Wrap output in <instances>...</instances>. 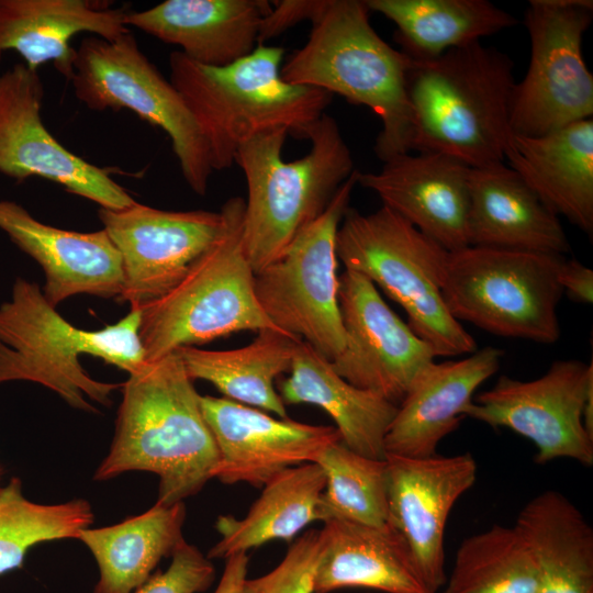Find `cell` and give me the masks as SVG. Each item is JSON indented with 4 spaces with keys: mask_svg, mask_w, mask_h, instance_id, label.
<instances>
[{
    "mask_svg": "<svg viewBox=\"0 0 593 593\" xmlns=\"http://www.w3.org/2000/svg\"><path fill=\"white\" fill-rule=\"evenodd\" d=\"M128 374L114 437L93 480L147 471L159 478L157 503L183 502L213 478L217 462L201 395L176 350Z\"/></svg>",
    "mask_w": 593,
    "mask_h": 593,
    "instance_id": "obj_1",
    "label": "cell"
},
{
    "mask_svg": "<svg viewBox=\"0 0 593 593\" xmlns=\"http://www.w3.org/2000/svg\"><path fill=\"white\" fill-rule=\"evenodd\" d=\"M515 83L512 59L481 42L412 59L410 152L448 155L470 168L504 163Z\"/></svg>",
    "mask_w": 593,
    "mask_h": 593,
    "instance_id": "obj_2",
    "label": "cell"
},
{
    "mask_svg": "<svg viewBox=\"0 0 593 593\" xmlns=\"http://www.w3.org/2000/svg\"><path fill=\"white\" fill-rule=\"evenodd\" d=\"M142 309L97 331L66 321L35 282L16 278L11 299L0 304V384L31 381L57 393L71 407L97 412L110 406L121 385L93 379L80 357L90 355L128 373L145 362L139 338Z\"/></svg>",
    "mask_w": 593,
    "mask_h": 593,
    "instance_id": "obj_3",
    "label": "cell"
},
{
    "mask_svg": "<svg viewBox=\"0 0 593 593\" xmlns=\"http://www.w3.org/2000/svg\"><path fill=\"white\" fill-rule=\"evenodd\" d=\"M283 54L282 47L258 44L233 64L211 67L170 53L169 80L205 138L213 170L230 168L240 145L257 134L284 127L302 137L325 113L333 94L283 81Z\"/></svg>",
    "mask_w": 593,
    "mask_h": 593,
    "instance_id": "obj_4",
    "label": "cell"
},
{
    "mask_svg": "<svg viewBox=\"0 0 593 593\" xmlns=\"http://www.w3.org/2000/svg\"><path fill=\"white\" fill-rule=\"evenodd\" d=\"M288 134L284 127L259 133L240 145L234 159L247 182L243 242L254 273L284 253L356 170L331 115L324 113L306 127L302 137L311 148L302 158L283 160Z\"/></svg>",
    "mask_w": 593,
    "mask_h": 593,
    "instance_id": "obj_5",
    "label": "cell"
},
{
    "mask_svg": "<svg viewBox=\"0 0 593 593\" xmlns=\"http://www.w3.org/2000/svg\"><path fill=\"white\" fill-rule=\"evenodd\" d=\"M360 0H328L307 42L281 65L283 81L339 94L381 120L374 153L384 163L410 152L406 76L412 59L372 27Z\"/></svg>",
    "mask_w": 593,
    "mask_h": 593,
    "instance_id": "obj_6",
    "label": "cell"
},
{
    "mask_svg": "<svg viewBox=\"0 0 593 593\" xmlns=\"http://www.w3.org/2000/svg\"><path fill=\"white\" fill-rule=\"evenodd\" d=\"M244 212L245 200L230 198L220 210L221 228L211 246L177 286L142 307L145 361L242 331L283 333L255 294V273L243 242Z\"/></svg>",
    "mask_w": 593,
    "mask_h": 593,
    "instance_id": "obj_7",
    "label": "cell"
},
{
    "mask_svg": "<svg viewBox=\"0 0 593 593\" xmlns=\"http://www.w3.org/2000/svg\"><path fill=\"white\" fill-rule=\"evenodd\" d=\"M336 255L405 311L407 325L436 357L478 350L443 299L448 251L396 212L384 205L368 214L349 208L337 232Z\"/></svg>",
    "mask_w": 593,
    "mask_h": 593,
    "instance_id": "obj_8",
    "label": "cell"
},
{
    "mask_svg": "<svg viewBox=\"0 0 593 593\" xmlns=\"http://www.w3.org/2000/svg\"><path fill=\"white\" fill-rule=\"evenodd\" d=\"M561 255L467 246L448 251L441 294L450 315L491 334L553 344Z\"/></svg>",
    "mask_w": 593,
    "mask_h": 593,
    "instance_id": "obj_9",
    "label": "cell"
},
{
    "mask_svg": "<svg viewBox=\"0 0 593 593\" xmlns=\"http://www.w3.org/2000/svg\"><path fill=\"white\" fill-rule=\"evenodd\" d=\"M70 81L75 97L90 110L127 109L164 130L188 186L199 195L206 193L213 168L205 138L181 94L131 32L114 41L83 38Z\"/></svg>",
    "mask_w": 593,
    "mask_h": 593,
    "instance_id": "obj_10",
    "label": "cell"
},
{
    "mask_svg": "<svg viewBox=\"0 0 593 593\" xmlns=\"http://www.w3.org/2000/svg\"><path fill=\"white\" fill-rule=\"evenodd\" d=\"M356 184L355 170L325 211L254 278L257 301L271 323L283 333L303 339L329 361L345 346L336 238Z\"/></svg>",
    "mask_w": 593,
    "mask_h": 593,
    "instance_id": "obj_11",
    "label": "cell"
},
{
    "mask_svg": "<svg viewBox=\"0 0 593 593\" xmlns=\"http://www.w3.org/2000/svg\"><path fill=\"white\" fill-rule=\"evenodd\" d=\"M593 18L591 0H530L524 24L530 59L515 83L512 134L539 136L593 115V76L582 53Z\"/></svg>",
    "mask_w": 593,
    "mask_h": 593,
    "instance_id": "obj_12",
    "label": "cell"
},
{
    "mask_svg": "<svg viewBox=\"0 0 593 593\" xmlns=\"http://www.w3.org/2000/svg\"><path fill=\"white\" fill-rule=\"evenodd\" d=\"M592 391V362L556 360L535 380L501 376L469 404L465 417L529 439L539 465L567 458L591 467L593 437L585 429L583 409Z\"/></svg>",
    "mask_w": 593,
    "mask_h": 593,
    "instance_id": "obj_13",
    "label": "cell"
},
{
    "mask_svg": "<svg viewBox=\"0 0 593 593\" xmlns=\"http://www.w3.org/2000/svg\"><path fill=\"white\" fill-rule=\"evenodd\" d=\"M122 260L120 303L143 307L169 292L211 246L220 212L165 211L138 202L98 211Z\"/></svg>",
    "mask_w": 593,
    "mask_h": 593,
    "instance_id": "obj_14",
    "label": "cell"
},
{
    "mask_svg": "<svg viewBox=\"0 0 593 593\" xmlns=\"http://www.w3.org/2000/svg\"><path fill=\"white\" fill-rule=\"evenodd\" d=\"M44 87L37 70L15 64L0 75V172L23 181L41 177L104 209L135 200L105 169L64 147L42 120Z\"/></svg>",
    "mask_w": 593,
    "mask_h": 593,
    "instance_id": "obj_15",
    "label": "cell"
},
{
    "mask_svg": "<svg viewBox=\"0 0 593 593\" xmlns=\"http://www.w3.org/2000/svg\"><path fill=\"white\" fill-rule=\"evenodd\" d=\"M338 303L345 346L331 361L333 369L353 385L399 405L435 353L363 275L346 269L338 277Z\"/></svg>",
    "mask_w": 593,
    "mask_h": 593,
    "instance_id": "obj_16",
    "label": "cell"
},
{
    "mask_svg": "<svg viewBox=\"0 0 593 593\" xmlns=\"http://www.w3.org/2000/svg\"><path fill=\"white\" fill-rule=\"evenodd\" d=\"M388 524L405 541L430 593L445 584L444 535L450 511L475 482L470 452L409 458L387 455Z\"/></svg>",
    "mask_w": 593,
    "mask_h": 593,
    "instance_id": "obj_17",
    "label": "cell"
},
{
    "mask_svg": "<svg viewBox=\"0 0 593 593\" xmlns=\"http://www.w3.org/2000/svg\"><path fill=\"white\" fill-rule=\"evenodd\" d=\"M201 409L217 448L213 478L226 484L262 486L282 470L314 462L340 441L334 426L272 417L226 398L201 395Z\"/></svg>",
    "mask_w": 593,
    "mask_h": 593,
    "instance_id": "obj_18",
    "label": "cell"
},
{
    "mask_svg": "<svg viewBox=\"0 0 593 593\" xmlns=\"http://www.w3.org/2000/svg\"><path fill=\"white\" fill-rule=\"evenodd\" d=\"M470 167L438 153L409 152L356 181L447 251L469 246Z\"/></svg>",
    "mask_w": 593,
    "mask_h": 593,
    "instance_id": "obj_19",
    "label": "cell"
},
{
    "mask_svg": "<svg viewBox=\"0 0 593 593\" xmlns=\"http://www.w3.org/2000/svg\"><path fill=\"white\" fill-rule=\"evenodd\" d=\"M0 230L42 267L43 293L53 306L77 294L120 298L122 260L103 228L60 230L37 221L14 201L0 200Z\"/></svg>",
    "mask_w": 593,
    "mask_h": 593,
    "instance_id": "obj_20",
    "label": "cell"
},
{
    "mask_svg": "<svg viewBox=\"0 0 593 593\" xmlns=\"http://www.w3.org/2000/svg\"><path fill=\"white\" fill-rule=\"evenodd\" d=\"M503 351L481 348L467 357L430 362L415 378L388 429L387 455L425 458L456 430L475 390L500 368Z\"/></svg>",
    "mask_w": 593,
    "mask_h": 593,
    "instance_id": "obj_21",
    "label": "cell"
},
{
    "mask_svg": "<svg viewBox=\"0 0 593 593\" xmlns=\"http://www.w3.org/2000/svg\"><path fill=\"white\" fill-rule=\"evenodd\" d=\"M270 10L267 0H166L127 12L125 25L179 46L198 64L224 67L257 47L261 22Z\"/></svg>",
    "mask_w": 593,
    "mask_h": 593,
    "instance_id": "obj_22",
    "label": "cell"
},
{
    "mask_svg": "<svg viewBox=\"0 0 593 593\" xmlns=\"http://www.w3.org/2000/svg\"><path fill=\"white\" fill-rule=\"evenodd\" d=\"M469 246L564 256L559 217L504 163L470 168Z\"/></svg>",
    "mask_w": 593,
    "mask_h": 593,
    "instance_id": "obj_23",
    "label": "cell"
},
{
    "mask_svg": "<svg viewBox=\"0 0 593 593\" xmlns=\"http://www.w3.org/2000/svg\"><path fill=\"white\" fill-rule=\"evenodd\" d=\"M508 167L558 217L593 234V119L539 136L512 134Z\"/></svg>",
    "mask_w": 593,
    "mask_h": 593,
    "instance_id": "obj_24",
    "label": "cell"
},
{
    "mask_svg": "<svg viewBox=\"0 0 593 593\" xmlns=\"http://www.w3.org/2000/svg\"><path fill=\"white\" fill-rule=\"evenodd\" d=\"M313 573L314 593L366 588L385 593H430L401 535L389 524L323 522Z\"/></svg>",
    "mask_w": 593,
    "mask_h": 593,
    "instance_id": "obj_25",
    "label": "cell"
},
{
    "mask_svg": "<svg viewBox=\"0 0 593 593\" xmlns=\"http://www.w3.org/2000/svg\"><path fill=\"white\" fill-rule=\"evenodd\" d=\"M127 11L90 0H0V60L15 51L33 69L52 61L68 80L74 74L76 48L70 40L89 32L114 41L130 32Z\"/></svg>",
    "mask_w": 593,
    "mask_h": 593,
    "instance_id": "obj_26",
    "label": "cell"
},
{
    "mask_svg": "<svg viewBox=\"0 0 593 593\" xmlns=\"http://www.w3.org/2000/svg\"><path fill=\"white\" fill-rule=\"evenodd\" d=\"M290 376L280 384L284 404H313L335 422L340 441L350 450L372 459L387 457L384 439L398 405L342 378L328 359L301 340Z\"/></svg>",
    "mask_w": 593,
    "mask_h": 593,
    "instance_id": "obj_27",
    "label": "cell"
},
{
    "mask_svg": "<svg viewBox=\"0 0 593 593\" xmlns=\"http://www.w3.org/2000/svg\"><path fill=\"white\" fill-rule=\"evenodd\" d=\"M514 526L536 563V593H593V528L571 500L542 491L519 511Z\"/></svg>",
    "mask_w": 593,
    "mask_h": 593,
    "instance_id": "obj_28",
    "label": "cell"
},
{
    "mask_svg": "<svg viewBox=\"0 0 593 593\" xmlns=\"http://www.w3.org/2000/svg\"><path fill=\"white\" fill-rule=\"evenodd\" d=\"M184 518L183 502H156L119 524L81 530L77 539L88 547L99 568L93 593H133L144 584L159 561L171 557L184 541Z\"/></svg>",
    "mask_w": 593,
    "mask_h": 593,
    "instance_id": "obj_29",
    "label": "cell"
},
{
    "mask_svg": "<svg viewBox=\"0 0 593 593\" xmlns=\"http://www.w3.org/2000/svg\"><path fill=\"white\" fill-rule=\"evenodd\" d=\"M325 483V474L315 462L277 473L262 485L261 494L243 518L217 517L215 528L221 539L206 557L226 559L273 539L290 541L305 526L320 521Z\"/></svg>",
    "mask_w": 593,
    "mask_h": 593,
    "instance_id": "obj_30",
    "label": "cell"
},
{
    "mask_svg": "<svg viewBox=\"0 0 593 593\" xmlns=\"http://www.w3.org/2000/svg\"><path fill=\"white\" fill-rule=\"evenodd\" d=\"M396 26L401 52L413 60L439 56L514 26L507 11L486 0H365Z\"/></svg>",
    "mask_w": 593,
    "mask_h": 593,
    "instance_id": "obj_31",
    "label": "cell"
},
{
    "mask_svg": "<svg viewBox=\"0 0 593 593\" xmlns=\"http://www.w3.org/2000/svg\"><path fill=\"white\" fill-rule=\"evenodd\" d=\"M300 338L261 329L250 344L230 350L181 347L179 354L192 380L212 383L226 399L288 417L286 404L273 387L289 372Z\"/></svg>",
    "mask_w": 593,
    "mask_h": 593,
    "instance_id": "obj_32",
    "label": "cell"
},
{
    "mask_svg": "<svg viewBox=\"0 0 593 593\" xmlns=\"http://www.w3.org/2000/svg\"><path fill=\"white\" fill-rule=\"evenodd\" d=\"M536 563L517 528L493 525L461 542L437 593H536Z\"/></svg>",
    "mask_w": 593,
    "mask_h": 593,
    "instance_id": "obj_33",
    "label": "cell"
},
{
    "mask_svg": "<svg viewBox=\"0 0 593 593\" xmlns=\"http://www.w3.org/2000/svg\"><path fill=\"white\" fill-rule=\"evenodd\" d=\"M314 462L326 480L318 506L320 521L388 524L385 459L361 456L337 441L323 449Z\"/></svg>",
    "mask_w": 593,
    "mask_h": 593,
    "instance_id": "obj_34",
    "label": "cell"
},
{
    "mask_svg": "<svg viewBox=\"0 0 593 593\" xmlns=\"http://www.w3.org/2000/svg\"><path fill=\"white\" fill-rule=\"evenodd\" d=\"M93 523L90 503L76 499L59 504H40L23 494L22 482L11 478L0 489V574L22 567L33 546L64 538H78Z\"/></svg>",
    "mask_w": 593,
    "mask_h": 593,
    "instance_id": "obj_35",
    "label": "cell"
},
{
    "mask_svg": "<svg viewBox=\"0 0 593 593\" xmlns=\"http://www.w3.org/2000/svg\"><path fill=\"white\" fill-rule=\"evenodd\" d=\"M321 549L320 530L311 529L288 549L268 573L246 579L244 593H314L312 579Z\"/></svg>",
    "mask_w": 593,
    "mask_h": 593,
    "instance_id": "obj_36",
    "label": "cell"
},
{
    "mask_svg": "<svg viewBox=\"0 0 593 593\" xmlns=\"http://www.w3.org/2000/svg\"><path fill=\"white\" fill-rule=\"evenodd\" d=\"M211 560L186 540L171 555V562L163 572L150 578L133 593H200L214 580Z\"/></svg>",
    "mask_w": 593,
    "mask_h": 593,
    "instance_id": "obj_37",
    "label": "cell"
},
{
    "mask_svg": "<svg viewBox=\"0 0 593 593\" xmlns=\"http://www.w3.org/2000/svg\"><path fill=\"white\" fill-rule=\"evenodd\" d=\"M328 0H283L271 1V10L264 18L258 44L275 37L287 29L304 20L313 22L324 11Z\"/></svg>",
    "mask_w": 593,
    "mask_h": 593,
    "instance_id": "obj_38",
    "label": "cell"
},
{
    "mask_svg": "<svg viewBox=\"0 0 593 593\" xmlns=\"http://www.w3.org/2000/svg\"><path fill=\"white\" fill-rule=\"evenodd\" d=\"M563 293L575 302L592 304L593 270L577 259H564L558 275Z\"/></svg>",
    "mask_w": 593,
    "mask_h": 593,
    "instance_id": "obj_39",
    "label": "cell"
},
{
    "mask_svg": "<svg viewBox=\"0 0 593 593\" xmlns=\"http://www.w3.org/2000/svg\"><path fill=\"white\" fill-rule=\"evenodd\" d=\"M225 560L224 570L214 593H244L248 569L247 552L233 555Z\"/></svg>",
    "mask_w": 593,
    "mask_h": 593,
    "instance_id": "obj_40",
    "label": "cell"
}]
</instances>
